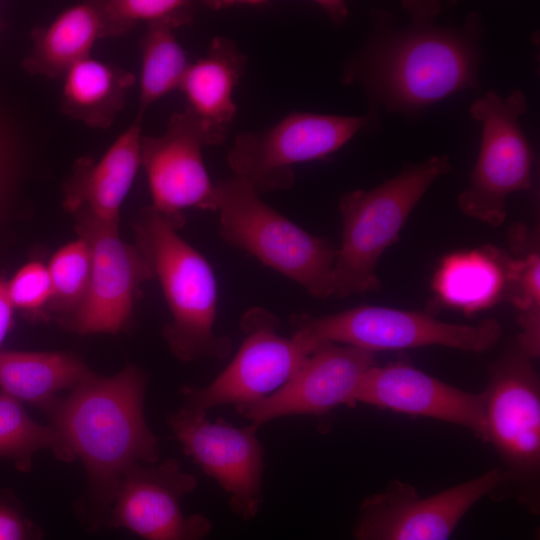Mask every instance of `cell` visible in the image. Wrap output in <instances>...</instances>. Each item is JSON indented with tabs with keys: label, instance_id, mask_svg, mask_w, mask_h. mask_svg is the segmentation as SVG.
I'll list each match as a JSON object with an SVG mask.
<instances>
[{
	"label": "cell",
	"instance_id": "cell-1",
	"mask_svg": "<svg viewBox=\"0 0 540 540\" xmlns=\"http://www.w3.org/2000/svg\"><path fill=\"white\" fill-rule=\"evenodd\" d=\"M402 7L409 21L401 27L392 13L371 10L372 32L342 68V82L363 89L368 115L376 119L380 108L416 117L452 94L480 86L482 14L472 11L461 25L448 26L435 21L438 1H403Z\"/></svg>",
	"mask_w": 540,
	"mask_h": 540
},
{
	"label": "cell",
	"instance_id": "cell-2",
	"mask_svg": "<svg viewBox=\"0 0 540 540\" xmlns=\"http://www.w3.org/2000/svg\"><path fill=\"white\" fill-rule=\"evenodd\" d=\"M145 387V374L128 365L108 377L92 373L41 408L85 468L88 487L75 509L88 532L105 528L126 471L158 461L159 440L144 417Z\"/></svg>",
	"mask_w": 540,
	"mask_h": 540
},
{
	"label": "cell",
	"instance_id": "cell-3",
	"mask_svg": "<svg viewBox=\"0 0 540 540\" xmlns=\"http://www.w3.org/2000/svg\"><path fill=\"white\" fill-rule=\"evenodd\" d=\"M181 226L152 206L133 221L136 247L161 284L171 313L163 336L182 361L225 359L232 343L215 331L216 277L204 256L178 234Z\"/></svg>",
	"mask_w": 540,
	"mask_h": 540
},
{
	"label": "cell",
	"instance_id": "cell-4",
	"mask_svg": "<svg viewBox=\"0 0 540 540\" xmlns=\"http://www.w3.org/2000/svg\"><path fill=\"white\" fill-rule=\"evenodd\" d=\"M452 169L447 155L409 163L392 178L369 190L340 197L341 242L332 271L333 295L344 298L380 286L377 265L394 244L409 215L432 183Z\"/></svg>",
	"mask_w": 540,
	"mask_h": 540
},
{
	"label": "cell",
	"instance_id": "cell-5",
	"mask_svg": "<svg viewBox=\"0 0 540 540\" xmlns=\"http://www.w3.org/2000/svg\"><path fill=\"white\" fill-rule=\"evenodd\" d=\"M222 239L302 286L310 295H333L336 248L308 233L265 203L247 183L231 177L216 182Z\"/></svg>",
	"mask_w": 540,
	"mask_h": 540
},
{
	"label": "cell",
	"instance_id": "cell-6",
	"mask_svg": "<svg viewBox=\"0 0 540 540\" xmlns=\"http://www.w3.org/2000/svg\"><path fill=\"white\" fill-rule=\"evenodd\" d=\"M527 109L521 90L505 98L489 91L472 103L471 116L482 132L469 185L458 196L465 215L498 227L506 219L508 196L531 189L535 154L521 124Z\"/></svg>",
	"mask_w": 540,
	"mask_h": 540
},
{
	"label": "cell",
	"instance_id": "cell-7",
	"mask_svg": "<svg viewBox=\"0 0 540 540\" xmlns=\"http://www.w3.org/2000/svg\"><path fill=\"white\" fill-rule=\"evenodd\" d=\"M376 118L292 112L274 125L236 136L227 160L235 178L259 195L286 190L295 180V166L326 159Z\"/></svg>",
	"mask_w": 540,
	"mask_h": 540
},
{
	"label": "cell",
	"instance_id": "cell-8",
	"mask_svg": "<svg viewBox=\"0 0 540 540\" xmlns=\"http://www.w3.org/2000/svg\"><path fill=\"white\" fill-rule=\"evenodd\" d=\"M240 326L245 338L231 363L208 385L184 387V407L206 412L255 403L282 387L324 343L302 326L290 337L281 336L277 317L263 308L245 312Z\"/></svg>",
	"mask_w": 540,
	"mask_h": 540
},
{
	"label": "cell",
	"instance_id": "cell-9",
	"mask_svg": "<svg viewBox=\"0 0 540 540\" xmlns=\"http://www.w3.org/2000/svg\"><path fill=\"white\" fill-rule=\"evenodd\" d=\"M322 342L360 348L372 353L440 345L464 352L483 353L495 347L502 327L495 319L457 324L429 314L383 306L363 305L324 316L301 314L292 318Z\"/></svg>",
	"mask_w": 540,
	"mask_h": 540
},
{
	"label": "cell",
	"instance_id": "cell-10",
	"mask_svg": "<svg viewBox=\"0 0 540 540\" xmlns=\"http://www.w3.org/2000/svg\"><path fill=\"white\" fill-rule=\"evenodd\" d=\"M507 481L497 467L430 496L408 483L393 480L360 507L355 540H449L463 516L480 499Z\"/></svg>",
	"mask_w": 540,
	"mask_h": 540
},
{
	"label": "cell",
	"instance_id": "cell-11",
	"mask_svg": "<svg viewBox=\"0 0 540 540\" xmlns=\"http://www.w3.org/2000/svg\"><path fill=\"white\" fill-rule=\"evenodd\" d=\"M73 215L78 237L90 249L91 273L83 302L63 323L82 335L117 333L131 322L140 287L153 273L136 245L121 239L119 223L102 222L84 211Z\"/></svg>",
	"mask_w": 540,
	"mask_h": 540
},
{
	"label": "cell",
	"instance_id": "cell-12",
	"mask_svg": "<svg viewBox=\"0 0 540 540\" xmlns=\"http://www.w3.org/2000/svg\"><path fill=\"white\" fill-rule=\"evenodd\" d=\"M487 442L506 463L507 480L527 483L540 470V388L532 358L518 345L490 368L484 392Z\"/></svg>",
	"mask_w": 540,
	"mask_h": 540
},
{
	"label": "cell",
	"instance_id": "cell-13",
	"mask_svg": "<svg viewBox=\"0 0 540 540\" xmlns=\"http://www.w3.org/2000/svg\"><path fill=\"white\" fill-rule=\"evenodd\" d=\"M184 453L220 485L234 513L245 520L256 516L262 503L263 447L258 427H235L206 412L182 407L168 417Z\"/></svg>",
	"mask_w": 540,
	"mask_h": 540
},
{
	"label": "cell",
	"instance_id": "cell-14",
	"mask_svg": "<svg viewBox=\"0 0 540 540\" xmlns=\"http://www.w3.org/2000/svg\"><path fill=\"white\" fill-rule=\"evenodd\" d=\"M197 483L173 458L136 463L122 478L105 528L126 529L144 540H205L211 520L202 514L186 515L181 506Z\"/></svg>",
	"mask_w": 540,
	"mask_h": 540
},
{
	"label": "cell",
	"instance_id": "cell-15",
	"mask_svg": "<svg viewBox=\"0 0 540 540\" xmlns=\"http://www.w3.org/2000/svg\"><path fill=\"white\" fill-rule=\"evenodd\" d=\"M375 353L349 345L324 342L271 395L237 411L257 427L286 416L322 415L346 405L354 407Z\"/></svg>",
	"mask_w": 540,
	"mask_h": 540
},
{
	"label": "cell",
	"instance_id": "cell-16",
	"mask_svg": "<svg viewBox=\"0 0 540 540\" xmlns=\"http://www.w3.org/2000/svg\"><path fill=\"white\" fill-rule=\"evenodd\" d=\"M203 146L202 132L185 110L170 117L162 134L141 137V166L147 176L151 206L180 224L185 209H216V183L205 167Z\"/></svg>",
	"mask_w": 540,
	"mask_h": 540
},
{
	"label": "cell",
	"instance_id": "cell-17",
	"mask_svg": "<svg viewBox=\"0 0 540 540\" xmlns=\"http://www.w3.org/2000/svg\"><path fill=\"white\" fill-rule=\"evenodd\" d=\"M356 403L456 424L487 442L482 393L447 384L403 361L371 367Z\"/></svg>",
	"mask_w": 540,
	"mask_h": 540
},
{
	"label": "cell",
	"instance_id": "cell-18",
	"mask_svg": "<svg viewBox=\"0 0 540 540\" xmlns=\"http://www.w3.org/2000/svg\"><path fill=\"white\" fill-rule=\"evenodd\" d=\"M141 122L136 117L100 159L76 160L63 189L67 212L84 211L102 222L119 223L120 208L141 167Z\"/></svg>",
	"mask_w": 540,
	"mask_h": 540
},
{
	"label": "cell",
	"instance_id": "cell-19",
	"mask_svg": "<svg viewBox=\"0 0 540 540\" xmlns=\"http://www.w3.org/2000/svg\"><path fill=\"white\" fill-rule=\"evenodd\" d=\"M247 59L229 38L216 36L206 54L191 62L179 90L186 99L185 111L198 125L206 145L226 139L236 114L233 99Z\"/></svg>",
	"mask_w": 540,
	"mask_h": 540
},
{
	"label": "cell",
	"instance_id": "cell-20",
	"mask_svg": "<svg viewBox=\"0 0 540 540\" xmlns=\"http://www.w3.org/2000/svg\"><path fill=\"white\" fill-rule=\"evenodd\" d=\"M31 48L22 61L31 75L49 79L63 76L78 62L90 57L103 24L97 1L73 4L46 25L35 27Z\"/></svg>",
	"mask_w": 540,
	"mask_h": 540
},
{
	"label": "cell",
	"instance_id": "cell-21",
	"mask_svg": "<svg viewBox=\"0 0 540 540\" xmlns=\"http://www.w3.org/2000/svg\"><path fill=\"white\" fill-rule=\"evenodd\" d=\"M505 287L504 253L493 247L446 255L432 280L437 299L466 314L496 304L504 297Z\"/></svg>",
	"mask_w": 540,
	"mask_h": 540
},
{
	"label": "cell",
	"instance_id": "cell-22",
	"mask_svg": "<svg viewBox=\"0 0 540 540\" xmlns=\"http://www.w3.org/2000/svg\"><path fill=\"white\" fill-rule=\"evenodd\" d=\"M62 79V112L97 129L112 125L136 82L133 73L91 56L75 64Z\"/></svg>",
	"mask_w": 540,
	"mask_h": 540
},
{
	"label": "cell",
	"instance_id": "cell-23",
	"mask_svg": "<svg viewBox=\"0 0 540 540\" xmlns=\"http://www.w3.org/2000/svg\"><path fill=\"white\" fill-rule=\"evenodd\" d=\"M92 373L81 358L68 352L0 350L1 391L39 408Z\"/></svg>",
	"mask_w": 540,
	"mask_h": 540
},
{
	"label": "cell",
	"instance_id": "cell-24",
	"mask_svg": "<svg viewBox=\"0 0 540 540\" xmlns=\"http://www.w3.org/2000/svg\"><path fill=\"white\" fill-rule=\"evenodd\" d=\"M513 255L504 253L505 295L518 313L517 345L532 359L540 354V253L538 230L515 224L510 230Z\"/></svg>",
	"mask_w": 540,
	"mask_h": 540
},
{
	"label": "cell",
	"instance_id": "cell-25",
	"mask_svg": "<svg viewBox=\"0 0 540 540\" xmlns=\"http://www.w3.org/2000/svg\"><path fill=\"white\" fill-rule=\"evenodd\" d=\"M170 25L147 26L140 40L139 107L137 118L175 89L187 72L190 61Z\"/></svg>",
	"mask_w": 540,
	"mask_h": 540
},
{
	"label": "cell",
	"instance_id": "cell-26",
	"mask_svg": "<svg viewBox=\"0 0 540 540\" xmlns=\"http://www.w3.org/2000/svg\"><path fill=\"white\" fill-rule=\"evenodd\" d=\"M44 449L64 463L76 460L56 429L33 420L19 400L0 390V459L11 461L20 472H29L34 455Z\"/></svg>",
	"mask_w": 540,
	"mask_h": 540
},
{
	"label": "cell",
	"instance_id": "cell-27",
	"mask_svg": "<svg viewBox=\"0 0 540 540\" xmlns=\"http://www.w3.org/2000/svg\"><path fill=\"white\" fill-rule=\"evenodd\" d=\"M103 24V38L120 37L140 24L179 28L194 20V5L186 0L97 1Z\"/></svg>",
	"mask_w": 540,
	"mask_h": 540
},
{
	"label": "cell",
	"instance_id": "cell-28",
	"mask_svg": "<svg viewBox=\"0 0 540 540\" xmlns=\"http://www.w3.org/2000/svg\"><path fill=\"white\" fill-rule=\"evenodd\" d=\"M52 285V296L47 309L64 319L80 307L88 290L91 255L87 242L78 238L59 249L47 267Z\"/></svg>",
	"mask_w": 540,
	"mask_h": 540
},
{
	"label": "cell",
	"instance_id": "cell-29",
	"mask_svg": "<svg viewBox=\"0 0 540 540\" xmlns=\"http://www.w3.org/2000/svg\"><path fill=\"white\" fill-rule=\"evenodd\" d=\"M6 289L14 308L31 313L46 308L52 296L48 269L35 261L23 266L6 284Z\"/></svg>",
	"mask_w": 540,
	"mask_h": 540
},
{
	"label": "cell",
	"instance_id": "cell-30",
	"mask_svg": "<svg viewBox=\"0 0 540 540\" xmlns=\"http://www.w3.org/2000/svg\"><path fill=\"white\" fill-rule=\"evenodd\" d=\"M42 528L30 519L18 500L0 493V540H43Z\"/></svg>",
	"mask_w": 540,
	"mask_h": 540
},
{
	"label": "cell",
	"instance_id": "cell-31",
	"mask_svg": "<svg viewBox=\"0 0 540 540\" xmlns=\"http://www.w3.org/2000/svg\"><path fill=\"white\" fill-rule=\"evenodd\" d=\"M6 282L0 278V344L13 326V305L7 295Z\"/></svg>",
	"mask_w": 540,
	"mask_h": 540
},
{
	"label": "cell",
	"instance_id": "cell-32",
	"mask_svg": "<svg viewBox=\"0 0 540 540\" xmlns=\"http://www.w3.org/2000/svg\"><path fill=\"white\" fill-rule=\"evenodd\" d=\"M324 7L329 16L335 21H340L347 13L344 4L340 2H326Z\"/></svg>",
	"mask_w": 540,
	"mask_h": 540
},
{
	"label": "cell",
	"instance_id": "cell-33",
	"mask_svg": "<svg viewBox=\"0 0 540 540\" xmlns=\"http://www.w3.org/2000/svg\"><path fill=\"white\" fill-rule=\"evenodd\" d=\"M1 156L2 155H1V150H0V170H1V159H2ZM0 176H1V171H0Z\"/></svg>",
	"mask_w": 540,
	"mask_h": 540
}]
</instances>
